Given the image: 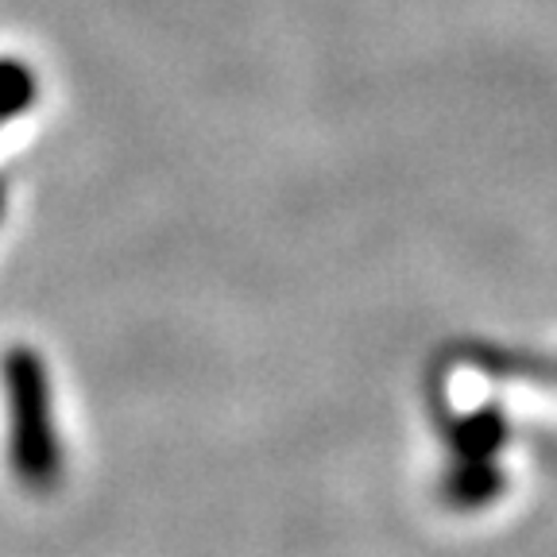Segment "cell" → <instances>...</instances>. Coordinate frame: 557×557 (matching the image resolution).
<instances>
[{
  "instance_id": "1",
  "label": "cell",
  "mask_w": 557,
  "mask_h": 557,
  "mask_svg": "<svg viewBox=\"0 0 557 557\" xmlns=\"http://www.w3.org/2000/svg\"><path fill=\"white\" fill-rule=\"evenodd\" d=\"M4 387L12 414V469L20 484L44 492L59 476V442L51 426V392L39 352L16 345L4 357Z\"/></svg>"
},
{
  "instance_id": "2",
  "label": "cell",
  "mask_w": 557,
  "mask_h": 557,
  "mask_svg": "<svg viewBox=\"0 0 557 557\" xmlns=\"http://www.w3.org/2000/svg\"><path fill=\"white\" fill-rule=\"evenodd\" d=\"M449 442H453V449L461 453V465L487 461V457L504 445V418L492 414V410H484V414H476V418H465V422L453 426Z\"/></svg>"
},
{
  "instance_id": "3",
  "label": "cell",
  "mask_w": 557,
  "mask_h": 557,
  "mask_svg": "<svg viewBox=\"0 0 557 557\" xmlns=\"http://www.w3.org/2000/svg\"><path fill=\"white\" fill-rule=\"evenodd\" d=\"M35 101V74L20 59H0V124Z\"/></svg>"
},
{
  "instance_id": "4",
  "label": "cell",
  "mask_w": 557,
  "mask_h": 557,
  "mask_svg": "<svg viewBox=\"0 0 557 557\" xmlns=\"http://www.w3.org/2000/svg\"><path fill=\"white\" fill-rule=\"evenodd\" d=\"M0 209H4V183H0Z\"/></svg>"
}]
</instances>
